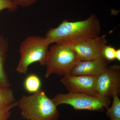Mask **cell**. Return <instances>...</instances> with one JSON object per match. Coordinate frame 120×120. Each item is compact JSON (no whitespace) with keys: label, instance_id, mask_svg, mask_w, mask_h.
<instances>
[{"label":"cell","instance_id":"obj_1","mask_svg":"<svg viewBox=\"0 0 120 120\" xmlns=\"http://www.w3.org/2000/svg\"><path fill=\"white\" fill-rule=\"evenodd\" d=\"M101 32L100 21L93 14L82 21H63L57 27L48 30L45 37L50 45L60 43L71 45L98 37Z\"/></svg>","mask_w":120,"mask_h":120},{"label":"cell","instance_id":"obj_2","mask_svg":"<svg viewBox=\"0 0 120 120\" xmlns=\"http://www.w3.org/2000/svg\"><path fill=\"white\" fill-rule=\"evenodd\" d=\"M22 117L28 120H58L57 106L41 89L29 95H22L16 101Z\"/></svg>","mask_w":120,"mask_h":120},{"label":"cell","instance_id":"obj_3","mask_svg":"<svg viewBox=\"0 0 120 120\" xmlns=\"http://www.w3.org/2000/svg\"><path fill=\"white\" fill-rule=\"evenodd\" d=\"M50 45L45 37H26L20 45V58L16 69V71L19 74H26L30 65L35 62L45 66Z\"/></svg>","mask_w":120,"mask_h":120},{"label":"cell","instance_id":"obj_4","mask_svg":"<svg viewBox=\"0 0 120 120\" xmlns=\"http://www.w3.org/2000/svg\"><path fill=\"white\" fill-rule=\"evenodd\" d=\"M80 60L71 46L55 43L49 50L45 66L46 79L52 74L64 76L70 74Z\"/></svg>","mask_w":120,"mask_h":120},{"label":"cell","instance_id":"obj_5","mask_svg":"<svg viewBox=\"0 0 120 120\" xmlns=\"http://www.w3.org/2000/svg\"><path fill=\"white\" fill-rule=\"evenodd\" d=\"M52 99L57 106L66 104L77 110L101 111L109 107L110 103V99L100 95L79 92L58 94Z\"/></svg>","mask_w":120,"mask_h":120},{"label":"cell","instance_id":"obj_6","mask_svg":"<svg viewBox=\"0 0 120 120\" xmlns=\"http://www.w3.org/2000/svg\"><path fill=\"white\" fill-rule=\"evenodd\" d=\"M98 94L101 97L110 99L120 92V67L114 64L107 66L97 76Z\"/></svg>","mask_w":120,"mask_h":120},{"label":"cell","instance_id":"obj_7","mask_svg":"<svg viewBox=\"0 0 120 120\" xmlns=\"http://www.w3.org/2000/svg\"><path fill=\"white\" fill-rule=\"evenodd\" d=\"M106 36H99L69 46L80 60H105L102 56V50L107 43Z\"/></svg>","mask_w":120,"mask_h":120},{"label":"cell","instance_id":"obj_8","mask_svg":"<svg viewBox=\"0 0 120 120\" xmlns=\"http://www.w3.org/2000/svg\"><path fill=\"white\" fill-rule=\"evenodd\" d=\"M96 80L97 76H94L69 74L64 76L60 81L69 92L99 95L97 92Z\"/></svg>","mask_w":120,"mask_h":120},{"label":"cell","instance_id":"obj_9","mask_svg":"<svg viewBox=\"0 0 120 120\" xmlns=\"http://www.w3.org/2000/svg\"><path fill=\"white\" fill-rule=\"evenodd\" d=\"M109 63L106 60H80L70 74L97 76L108 66Z\"/></svg>","mask_w":120,"mask_h":120},{"label":"cell","instance_id":"obj_10","mask_svg":"<svg viewBox=\"0 0 120 120\" xmlns=\"http://www.w3.org/2000/svg\"><path fill=\"white\" fill-rule=\"evenodd\" d=\"M8 46L6 39L0 36V86L10 87L11 85L4 69L5 61L8 52Z\"/></svg>","mask_w":120,"mask_h":120},{"label":"cell","instance_id":"obj_11","mask_svg":"<svg viewBox=\"0 0 120 120\" xmlns=\"http://www.w3.org/2000/svg\"><path fill=\"white\" fill-rule=\"evenodd\" d=\"M42 82L40 77L34 73L28 75L24 79L23 87L28 93L33 94L41 90Z\"/></svg>","mask_w":120,"mask_h":120},{"label":"cell","instance_id":"obj_12","mask_svg":"<svg viewBox=\"0 0 120 120\" xmlns=\"http://www.w3.org/2000/svg\"><path fill=\"white\" fill-rule=\"evenodd\" d=\"M13 90L9 87L0 86V107H4L15 102Z\"/></svg>","mask_w":120,"mask_h":120},{"label":"cell","instance_id":"obj_13","mask_svg":"<svg viewBox=\"0 0 120 120\" xmlns=\"http://www.w3.org/2000/svg\"><path fill=\"white\" fill-rule=\"evenodd\" d=\"M112 98L113 101L112 106L106 108V115L111 120H120V100L118 95H114Z\"/></svg>","mask_w":120,"mask_h":120},{"label":"cell","instance_id":"obj_14","mask_svg":"<svg viewBox=\"0 0 120 120\" xmlns=\"http://www.w3.org/2000/svg\"><path fill=\"white\" fill-rule=\"evenodd\" d=\"M116 50L112 46L105 45L102 50L103 58L109 62L116 60Z\"/></svg>","mask_w":120,"mask_h":120},{"label":"cell","instance_id":"obj_15","mask_svg":"<svg viewBox=\"0 0 120 120\" xmlns=\"http://www.w3.org/2000/svg\"><path fill=\"white\" fill-rule=\"evenodd\" d=\"M16 107V101L6 106L0 107V120H9L11 113V110Z\"/></svg>","mask_w":120,"mask_h":120},{"label":"cell","instance_id":"obj_16","mask_svg":"<svg viewBox=\"0 0 120 120\" xmlns=\"http://www.w3.org/2000/svg\"><path fill=\"white\" fill-rule=\"evenodd\" d=\"M17 8V6L10 0H0V11L5 9L11 12L15 11Z\"/></svg>","mask_w":120,"mask_h":120},{"label":"cell","instance_id":"obj_17","mask_svg":"<svg viewBox=\"0 0 120 120\" xmlns=\"http://www.w3.org/2000/svg\"><path fill=\"white\" fill-rule=\"evenodd\" d=\"M12 3L18 6L26 8L30 7L37 2L38 0H10Z\"/></svg>","mask_w":120,"mask_h":120},{"label":"cell","instance_id":"obj_18","mask_svg":"<svg viewBox=\"0 0 120 120\" xmlns=\"http://www.w3.org/2000/svg\"><path fill=\"white\" fill-rule=\"evenodd\" d=\"M116 60L118 61H120V49H116Z\"/></svg>","mask_w":120,"mask_h":120}]
</instances>
